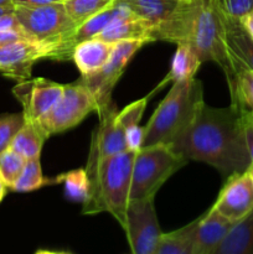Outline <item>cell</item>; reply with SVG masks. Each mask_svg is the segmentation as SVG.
Listing matches in <instances>:
<instances>
[{
	"label": "cell",
	"instance_id": "cell-3",
	"mask_svg": "<svg viewBox=\"0 0 253 254\" xmlns=\"http://www.w3.org/2000/svg\"><path fill=\"white\" fill-rule=\"evenodd\" d=\"M135 153L126 150L102 159L91 183V195L83 203V215L108 212L124 228Z\"/></svg>",
	"mask_w": 253,
	"mask_h": 254
},
{
	"label": "cell",
	"instance_id": "cell-33",
	"mask_svg": "<svg viewBox=\"0 0 253 254\" xmlns=\"http://www.w3.org/2000/svg\"><path fill=\"white\" fill-rule=\"evenodd\" d=\"M144 139V127L134 126L126 129V149L136 153L143 146Z\"/></svg>",
	"mask_w": 253,
	"mask_h": 254
},
{
	"label": "cell",
	"instance_id": "cell-23",
	"mask_svg": "<svg viewBox=\"0 0 253 254\" xmlns=\"http://www.w3.org/2000/svg\"><path fill=\"white\" fill-rule=\"evenodd\" d=\"M176 46L178 49L171 62L170 72L164 82H179L195 78L196 72L202 64L190 44H178Z\"/></svg>",
	"mask_w": 253,
	"mask_h": 254
},
{
	"label": "cell",
	"instance_id": "cell-12",
	"mask_svg": "<svg viewBox=\"0 0 253 254\" xmlns=\"http://www.w3.org/2000/svg\"><path fill=\"white\" fill-rule=\"evenodd\" d=\"M63 92V84L39 78L17 82L12 93L22 106L25 121H39L55 106Z\"/></svg>",
	"mask_w": 253,
	"mask_h": 254
},
{
	"label": "cell",
	"instance_id": "cell-19",
	"mask_svg": "<svg viewBox=\"0 0 253 254\" xmlns=\"http://www.w3.org/2000/svg\"><path fill=\"white\" fill-rule=\"evenodd\" d=\"M114 44L102 41L96 37L77 45L72 60L82 76L93 74L108 62Z\"/></svg>",
	"mask_w": 253,
	"mask_h": 254
},
{
	"label": "cell",
	"instance_id": "cell-28",
	"mask_svg": "<svg viewBox=\"0 0 253 254\" xmlns=\"http://www.w3.org/2000/svg\"><path fill=\"white\" fill-rule=\"evenodd\" d=\"M24 114H5L0 116V154L10 146L12 138L24 126Z\"/></svg>",
	"mask_w": 253,
	"mask_h": 254
},
{
	"label": "cell",
	"instance_id": "cell-22",
	"mask_svg": "<svg viewBox=\"0 0 253 254\" xmlns=\"http://www.w3.org/2000/svg\"><path fill=\"white\" fill-rule=\"evenodd\" d=\"M231 61L235 71V78L228 84L231 104L237 109L253 112V71L233 57H231Z\"/></svg>",
	"mask_w": 253,
	"mask_h": 254
},
{
	"label": "cell",
	"instance_id": "cell-20",
	"mask_svg": "<svg viewBox=\"0 0 253 254\" xmlns=\"http://www.w3.org/2000/svg\"><path fill=\"white\" fill-rule=\"evenodd\" d=\"M49 134L44 130L37 121H25L24 126L19 129L10 143V149L16 151L26 160L39 159L45 141Z\"/></svg>",
	"mask_w": 253,
	"mask_h": 254
},
{
	"label": "cell",
	"instance_id": "cell-41",
	"mask_svg": "<svg viewBox=\"0 0 253 254\" xmlns=\"http://www.w3.org/2000/svg\"><path fill=\"white\" fill-rule=\"evenodd\" d=\"M0 6H15L12 0H0Z\"/></svg>",
	"mask_w": 253,
	"mask_h": 254
},
{
	"label": "cell",
	"instance_id": "cell-2",
	"mask_svg": "<svg viewBox=\"0 0 253 254\" xmlns=\"http://www.w3.org/2000/svg\"><path fill=\"white\" fill-rule=\"evenodd\" d=\"M203 104V88L200 79L174 82L169 93L144 127L141 148L156 144L171 145L190 127Z\"/></svg>",
	"mask_w": 253,
	"mask_h": 254
},
{
	"label": "cell",
	"instance_id": "cell-30",
	"mask_svg": "<svg viewBox=\"0 0 253 254\" xmlns=\"http://www.w3.org/2000/svg\"><path fill=\"white\" fill-rule=\"evenodd\" d=\"M146 103H148V98H141L139 101L133 102L129 106H126L123 111L118 112L117 114V121L124 128V130L130 127L138 126L140 122L141 117H143L144 111H145Z\"/></svg>",
	"mask_w": 253,
	"mask_h": 254
},
{
	"label": "cell",
	"instance_id": "cell-7",
	"mask_svg": "<svg viewBox=\"0 0 253 254\" xmlns=\"http://www.w3.org/2000/svg\"><path fill=\"white\" fill-rule=\"evenodd\" d=\"M15 15L30 41L46 49V59L57 45L78 27L68 16L63 2L39 7L15 6Z\"/></svg>",
	"mask_w": 253,
	"mask_h": 254
},
{
	"label": "cell",
	"instance_id": "cell-40",
	"mask_svg": "<svg viewBox=\"0 0 253 254\" xmlns=\"http://www.w3.org/2000/svg\"><path fill=\"white\" fill-rule=\"evenodd\" d=\"M15 10V6H0V16L7 12H12Z\"/></svg>",
	"mask_w": 253,
	"mask_h": 254
},
{
	"label": "cell",
	"instance_id": "cell-35",
	"mask_svg": "<svg viewBox=\"0 0 253 254\" xmlns=\"http://www.w3.org/2000/svg\"><path fill=\"white\" fill-rule=\"evenodd\" d=\"M21 40H27V41H30L29 37H27L24 32L0 31V46H1V45L11 44V42L21 41Z\"/></svg>",
	"mask_w": 253,
	"mask_h": 254
},
{
	"label": "cell",
	"instance_id": "cell-39",
	"mask_svg": "<svg viewBox=\"0 0 253 254\" xmlns=\"http://www.w3.org/2000/svg\"><path fill=\"white\" fill-rule=\"evenodd\" d=\"M35 254H71L68 252H57V251H49V250H39Z\"/></svg>",
	"mask_w": 253,
	"mask_h": 254
},
{
	"label": "cell",
	"instance_id": "cell-8",
	"mask_svg": "<svg viewBox=\"0 0 253 254\" xmlns=\"http://www.w3.org/2000/svg\"><path fill=\"white\" fill-rule=\"evenodd\" d=\"M92 112H97L96 99L78 79L73 83L63 84L59 101L37 122L51 136L74 128Z\"/></svg>",
	"mask_w": 253,
	"mask_h": 254
},
{
	"label": "cell",
	"instance_id": "cell-37",
	"mask_svg": "<svg viewBox=\"0 0 253 254\" xmlns=\"http://www.w3.org/2000/svg\"><path fill=\"white\" fill-rule=\"evenodd\" d=\"M240 21H241V24L245 26V29L247 30L248 34H250L251 36L253 37V12H252V14L247 15V16L242 17Z\"/></svg>",
	"mask_w": 253,
	"mask_h": 254
},
{
	"label": "cell",
	"instance_id": "cell-25",
	"mask_svg": "<svg viewBox=\"0 0 253 254\" xmlns=\"http://www.w3.org/2000/svg\"><path fill=\"white\" fill-rule=\"evenodd\" d=\"M116 0H64L63 5L72 21L79 26L94 15L113 5Z\"/></svg>",
	"mask_w": 253,
	"mask_h": 254
},
{
	"label": "cell",
	"instance_id": "cell-17",
	"mask_svg": "<svg viewBox=\"0 0 253 254\" xmlns=\"http://www.w3.org/2000/svg\"><path fill=\"white\" fill-rule=\"evenodd\" d=\"M97 39L109 44L119 41H144L146 44L156 41L155 29L146 20L135 16L123 21H112Z\"/></svg>",
	"mask_w": 253,
	"mask_h": 254
},
{
	"label": "cell",
	"instance_id": "cell-38",
	"mask_svg": "<svg viewBox=\"0 0 253 254\" xmlns=\"http://www.w3.org/2000/svg\"><path fill=\"white\" fill-rule=\"evenodd\" d=\"M6 190H7V186L5 185V183L1 180V178H0V202L4 200L5 195H6Z\"/></svg>",
	"mask_w": 253,
	"mask_h": 254
},
{
	"label": "cell",
	"instance_id": "cell-15",
	"mask_svg": "<svg viewBox=\"0 0 253 254\" xmlns=\"http://www.w3.org/2000/svg\"><path fill=\"white\" fill-rule=\"evenodd\" d=\"M118 12L119 5L117 2H114L108 9L103 10L99 14L92 16L91 19H88L83 24L79 25L61 44L57 45L50 52L47 60H55V61H67V60H72V56H73L74 49L77 47V45L82 44L84 41H88V40L96 39L116 19Z\"/></svg>",
	"mask_w": 253,
	"mask_h": 254
},
{
	"label": "cell",
	"instance_id": "cell-5",
	"mask_svg": "<svg viewBox=\"0 0 253 254\" xmlns=\"http://www.w3.org/2000/svg\"><path fill=\"white\" fill-rule=\"evenodd\" d=\"M188 161L165 144L141 148L134 156L129 201L155 197L164 183Z\"/></svg>",
	"mask_w": 253,
	"mask_h": 254
},
{
	"label": "cell",
	"instance_id": "cell-14",
	"mask_svg": "<svg viewBox=\"0 0 253 254\" xmlns=\"http://www.w3.org/2000/svg\"><path fill=\"white\" fill-rule=\"evenodd\" d=\"M46 49L36 42L21 40L0 46V73L16 82L30 79L32 66L46 59Z\"/></svg>",
	"mask_w": 253,
	"mask_h": 254
},
{
	"label": "cell",
	"instance_id": "cell-36",
	"mask_svg": "<svg viewBox=\"0 0 253 254\" xmlns=\"http://www.w3.org/2000/svg\"><path fill=\"white\" fill-rule=\"evenodd\" d=\"M64 0H12L15 6L20 7H39L44 5L55 4V2H63Z\"/></svg>",
	"mask_w": 253,
	"mask_h": 254
},
{
	"label": "cell",
	"instance_id": "cell-26",
	"mask_svg": "<svg viewBox=\"0 0 253 254\" xmlns=\"http://www.w3.org/2000/svg\"><path fill=\"white\" fill-rule=\"evenodd\" d=\"M61 184L64 185V193L69 200L81 202L82 205L88 201L91 195V180L84 169L68 171L61 175Z\"/></svg>",
	"mask_w": 253,
	"mask_h": 254
},
{
	"label": "cell",
	"instance_id": "cell-32",
	"mask_svg": "<svg viewBox=\"0 0 253 254\" xmlns=\"http://www.w3.org/2000/svg\"><path fill=\"white\" fill-rule=\"evenodd\" d=\"M242 119L243 131H245L246 144H247L248 153H250L251 161L253 164V112L246 109H238Z\"/></svg>",
	"mask_w": 253,
	"mask_h": 254
},
{
	"label": "cell",
	"instance_id": "cell-29",
	"mask_svg": "<svg viewBox=\"0 0 253 254\" xmlns=\"http://www.w3.org/2000/svg\"><path fill=\"white\" fill-rule=\"evenodd\" d=\"M189 226H184L183 228L173 231L169 233H163L156 248L155 254H180L184 240L188 233Z\"/></svg>",
	"mask_w": 253,
	"mask_h": 254
},
{
	"label": "cell",
	"instance_id": "cell-1",
	"mask_svg": "<svg viewBox=\"0 0 253 254\" xmlns=\"http://www.w3.org/2000/svg\"><path fill=\"white\" fill-rule=\"evenodd\" d=\"M170 146L188 160L213 166L226 179L245 173L252 164L241 113L232 104L227 108L203 104L190 127Z\"/></svg>",
	"mask_w": 253,
	"mask_h": 254
},
{
	"label": "cell",
	"instance_id": "cell-6",
	"mask_svg": "<svg viewBox=\"0 0 253 254\" xmlns=\"http://www.w3.org/2000/svg\"><path fill=\"white\" fill-rule=\"evenodd\" d=\"M190 45L201 62H216L225 72L227 83L235 78V71L225 39L221 12L215 0H198Z\"/></svg>",
	"mask_w": 253,
	"mask_h": 254
},
{
	"label": "cell",
	"instance_id": "cell-16",
	"mask_svg": "<svg viewBox=\"0 0 253 254\" xmlns=\"http://www.w3.org/2000/svg\"><path fill=\"white\" fill-rule=\"evenodd\" d=\"M235 223L210 208L198 220L193 240V254H212Z\"/></svg>",
	"mask_w": 253,
	"mask_h": 254
},
{
	"label": "cell",
	"instance_id": "cell-24",
	"mask_svg": "<svg viewBox=\"0 0 253 254\" xmlns=\"http://www.w3.org/2000/svg\"><path fill=\"white\" fill-rule=\"evenodd\" d=\"M61 175L55 179L45 178L42 175L40 158L31 159V160L26 161L21 175L15 181L14 185L10 188V190L15 191V192H30V191H35L46 185H51V184H61Z\"/></svg>",
	"mask_w": 253,
	"mask_h": 254
},
{
	"label": "cell",
	"instance_id": "cell-34",
	"mask_svg": "<svg viewBox=\"0 0 253 254\" xmlns=\"http://www.w3.org/2000/svg\"><path fill=\"white\" fill-rule=\"evenodd\" d=\"M0 31L24 32L19 20H17L16 15H15V10L12 12H7V14H4L0 16Z\"/></svg>",
	"mask_w": 253,
	"mask_h": 254
},
{
	"label": "cell",
	"instance_id": "cell-42",
	"mask_svg": "<svg viewBox=\"0 0 253 254\" xmlns=\"http://www.w3.org/2000/svg\"><path fill=\"white\" fill-rule=\"evenodd\" d=\"M248 174H250V178L251 180H252V184H253V164H251V166L248 168Z\"/></svg>",
	"mask_w": 253,
	"mask_h": 254
},
{
	"label": "cell",
	"instance_id": "cell-31",
	"mask_svg": "<svg viewBox=\"0 0 253 254\" xmlns=\"http://www.w3.org/2000/svg\"><path fill=\"white\" fill-rule=\"evenodd\" d=\"M222 14L241 20L253 12V0H215Z\"/></svg>",
	"mask_w": 253,
	"mask_h": 254
},
{
	"label": "cell",
	"instance_id": "cell-4",
	"mask_svg": "<svg viewBox=\"0 0 253 254\" xmlns=\"http://www.w3.org/2000/svg\"><path fill=\"white\" fill-rule=\"evenodd\" d=\"M155 29L156 41L190 44L198 0H117Z\"/></svg>",
	"mask_w": 253,
	"mask_h": 254
},
{
	"label": "cell",
	"instance_id": "cell-11",
	"mask_svg": "<svg viewBox=\"0 0 253 254\" xmlns=\"http://www.w3.org/2000/svg\"><path fill=\"white\" fill-rule=\"evenodd\" d=\"M117 114L118 111L114 104H112L98 116L99 124L92 135L88 160L84 168L91 183L96 176L98 163L102 159L128 150L126 144V130L117 121Z\"/></svg>",
	"mask_w": 253,
	"mask_h": 254
},
{
	"label": "cell",
	"instance_id": "cell-10",
	"mask_svg": "<svg viewBox=\"0 0 253 254\" xmlns=\"http://www.w3.org/2000/svg\"><path fill=\"white\" fill-rule=\"evenodd\" d=\"M123 230L131 254H155L163 232L159 226L154 198L129 201Z\"/></svg>",
	"mask_w": 253,
	"mask_h": 254
},
{
	"label": "cell",
	"instance_id": "cell-43",
	"mask_svg": "<svg viewBox=\"0 0 253 254\" xmlns=\"http://www.w3.org/2000/svg\"><path fill=\"white\" fill-rule=\"evenodd\" d=\"M183 1H196V0H183Z\"/></svg>",
	"mask_w": 253,
	"mask_h": 254
},
{
	"label": "cell",
	"instance_id": "cell-18",
	"mask_svg": "<svg viewBox=\"0 0 253 254\" xmlns=\"http://www.w3.org/2000/svg\"><path fill=\"white\" fill-rule=\"evenodd\" d=\"M221 17L225 29L226 44L231 57L253 71V37L248 34L240 20L226 16L222 12Z\"/></svg>",
	"mask_w": 253,
	"mask_h": 254
},
{
	"label": "cell",
	"instance_id": "cell-9",
	"mask_svg": "<svg viewBox=\"0 0 253 254\" xmlns=\"http://www.w3.org/2000/svg\"><path fill=\"white\" fill-rule=\"evenodd\" d=\"M144 41H119L114 44L108 62L96 73L82 76L79 81L89 89L97 103V114H102L113 104L112 92L117 82L126 71L129 61L138 50L145 45Z\"/></svg>",
	"mask_w": 253,
	"mask_h": 254
},
{
	"label": "cell",
	"instance_id": "cell-13",
	"mask_svg": "<svg viewBox=\"0 0 253 254\" xmlns=\"http://www.w3.org/2000/svg\"><path fill=\"white\" fill-rule=\"evenodd\" d=\"M211 208L232 222H238L253 211V184L248 171L226 179Z\"/></svg>",
	"mask_w": 253,
	"mask_h": 254
},
{
	"label": "cell",
	"instance_id": "cell-21",
	"mask_svg": "<svg viewBox=\"0 0 253 254\" xmlns=\"http://www.w3.org/2000/svg\"><path fill=\"white\" fill-rule=\"evenodd\" d=\"M212 254H253V211L235 223Z\"/></svg>",
	"mask_w": 253,
	"mask_h": 254
},
{
	"label": "cell",
	"instance_id": "cell-27",
	"mask_svg": "<svg viewBox=\"0 0 253 254\" xmlns=\"http://www.w3.org/2000/svg\"><path fill=\"white\" fill-rule=\"evenodd\" d=\"M26 161L24 156L10 148L0 154V178L7 186V189L11 188L21 175Z\"/></svg>",
	"mask_w": 253,
	"mask_h": 254
}]
</instances>
